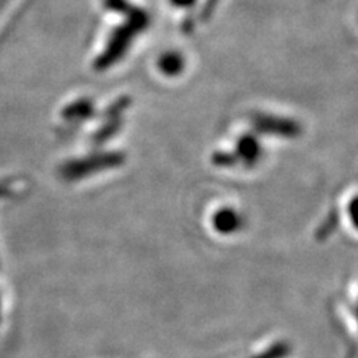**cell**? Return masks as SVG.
<instances>
[{"instance_id": "cell-1", "label": "cell", "mask_w": 358, "mask_h": 358, "mask_svg": "<svg viewBox=\"0 0 358 358\" xmlns=\"http://www.w3.org/2000/svg\"><path fill=\"white\" fill-rule=\"evenodd\" d=\"M159 69L163 75L173 78L181 75L185 69V57L182 52L179 51H166L160 55L159 59Z\"/></svg>"}, {"instance_id": "cell-2", "label": "cell", "mask_w": 358, "mask_h": 358, "mask_svg": "<svg viewBox=\"0 0 358 358\" xmlns=\"http://www.w3.org/2000/svg\"><path fill=\"white\" fill-rule=\"evenodd\" d=\"M220 0H205L203 2V6H201L200 9V20L201 21H208L212 14L215 13V8L218 6Z\"/></svg>"}, {"instance_id": "cell-3", "label": "cell", "mask_w": 358, "mask_h": 358, "mask_svg": "<svg viewBox=\"0 0 358 358\" xmlns=\"http://www.w3.org/2000/svg\"><path fill=\"white\" fill-rule=\"evenodd\" d=\"M171 3L179 9H188V8H193L197 0H171Z\"/></svg>"}]
</instances>
